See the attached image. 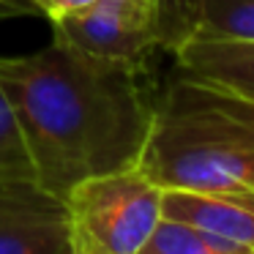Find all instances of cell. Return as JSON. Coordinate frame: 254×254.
Masks as SVG:
<instances>
[{
  "instance_id": "cell-9",
  "label": "cell",
  "mask_w": 254,
  "mask_h": 254,
  "mask_svg": "<svg viewBox=\"0 0 254 254\" xmlns=\"http://www.w3.org/2000/svg\"><path fill=\"white\" fill-rule=\"evenodd\" d=\"M139 254H254L252 249L241 243L216 238L210 232H202L197 227H189L183 221H172L161 216L159 227Z\"/></svg>"
},
{
  "instance_id": "cell-11",
  "label": "cell",
  "mask_w": 254,
  "mask_h": 254,
  "mask_svg": "<svg viewBox=\"0 0 254 254\" xmlns=\"http://www.w3.org/2000/svg\"><path fill=\"white\" fill-rule=\"evenodd\" d=\"M93 3H99V0H30L33 11L44 14L50 22H55L61 17H68V14H77L82 8L93 6Z\"/></svg>"
},
{
  "instance_id": "cell-1",
  "label": "cell",
  "mask_w": 254,
  "mask_h": 254,
  "mask_svg": "<svg viewBox=\"0 0 254 254\" xmlns=\"http://www.w3.org/2000/svg\"><path fill=\"white\" fill-rule=\"evenodd\" d=\"M0 85L44 191L63 199L85 178L139 161L156 101L142 63L104 61L52 39L39 52L0 58Z\"/></svg>"
},
{
  "instance_id": "cell-8",
  "label": "cell",
  "mask_w": 254,
  "mask_h": 254,
  "mask_svg": "<svg viewBox=\"0 0 254 254\" xmlns=\"http://www.w3.org/2000/svg\"><path fill=\"white\" fill-rule=\"evenodd\" d=\"M189 36L254 41V0H172L164 50L172 52Z\"/></svg>"
},
{
  "instance_id": "cell-3",
  "label": "cell",
  "mask_w": 254,
  "mask_h": 254,
  "mask_svg": "<svg viewBox=\"0 0 254 254\" xmlns=\"http://www.w3.org/2000/svg\"><path fill=\"white\" fill-rule=\"evenodd\" d=\"M63 202L71 254H139L161 221V189L137 164L85 178Z\"/></svg>"
},
{
  "instance_id": "cell-10",
  "label": "cell",
  "mask_w": 254,
  "mask_h": 254,
  "mask_svg": "<svg viewBox=\"0 0 254 254\" xmlns=\"http://www.w3.org/2000/svg\"><path fill=\"white\" fill-rule=\"evenodd\" d=\"M22 183H39V181H36L33 159H30L17 112H14L6 90L0 85V189L22 186Z\"/></svg>"
},
{
  "instance_id": "cell-6",
  "label": "cell",
  "mask_w": 254,
  "mask_h": 254,
  "mask_svg": "<svg viewBox=\"0 0 254 254\" xmlns=\"http://www.w3.org/2000/svg\"><path fill=\"white\" fill-rule=\"evenodd\" d=\"M161 216L183 221L216 238L254 252V194L252 191H161Z\"/></svg>"
},
{
  "instance_id": "cell-5",
  "label": "cell",
  "mask_w": 254,
  "mask_h": 254,
  "mask_svg": "<svg viewBox=\"0 0 254 254\" xmlns=\"http://www.w3.org/2000/svg\"><path fill=\"white\" fill-rule=\"evenodd\" d=\"M66 202L39 183L0 189V254H66Z\"/></svg>"
},
{
  "instance_id": "cell-13",
  "label": "cell",
  "mask_w": 254,
  "mask_h": 254,
  "mask_svg": "<svg viewBox=\"0 0 254 254\" xmlns=\"http://www.w3.org/2000/svg\"><path fill=\"white\" fill-rule=\"evenodd\" d=\"M161 6V11H164V30H167V11H170V6H172V0H156Z\"/></svg>"
},
{
  "instance_id": "cell-7",
  "label": "cell",
  "mask_w": 254,
  "mask_h": 254,
  "mask_svg": "<svg viewBox=\"0 0 254 254\" xmlns=\"http://www.w3.org/2000/svg\"><path fill=\"white\" fill-rule=\"evenodd\" d=\"M172 55L178 74L254 104V41L189 36L175 44Z\"/></svg>"
},
{
  "instance_id": "cell-4",
  "label": "cell",
  "mask_w": 254,
  "mask_h": 254,
  "mask_svg": "<svg viewBox=\"0 0 254 254\" xmlns=\"http://www.w3.org/2000/svg\"><path fill=\"white\" fill-rule=\"evenodd\" d=\"M52 39L93 58L145 63L164 50V11L156 0H99L52 22Z\"/></svg>"
},
{
  "instance_id": "cell-14",
  "label": "cell",
  "mask_w": 254,
  "mask_h": 254,
  "mask_svg": "<svg viewBox=\"0 0 254 254\" xmlns=\"http://www.w3.org/2000/svg\"><path fill=\"white\" fill-rule=\"evenodd\" d=\"M66 254H71V252H66Z\"/></svg>"
},
{
  "instance_id": "cell-2",
  "label": "cell",
  "mask_w": 254,
  "mask_h": 254,
  "mask_svg": "<svg viewBox=\"0 0 254 254\" xmlns=\"http://www.w3.org/2000/svg\"><path fill=\"white\" fill-rule=\"evenodd\" d=\"M137 167L161 191L254 194V104L175 74L153 101Z\"/></svg>"
},
{
  "instance_id": "cell-12",
  "label": "cell",
  "mask_w": 254,
  "mask_h": 254,
  "mask_svg": "<svg viewBox=\"0 0 254 254\" xmlns=\"http://www.w3.org/2000/svg\"><path fill=\"white\" fill-rule=\"evenodd\" d=\"M0 8H6V11H11V14H28V11H33L30 0H0Z\"/></svg>"
}]
</instances>
